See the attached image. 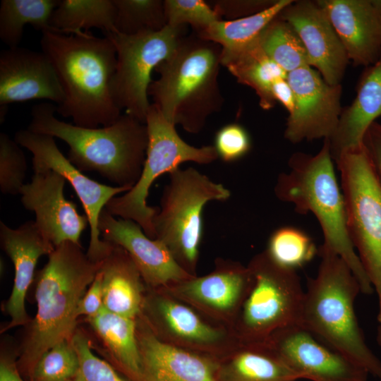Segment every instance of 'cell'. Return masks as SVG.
<instances>
[{"mask_svg": "<svg viewBox=\"0 0 381 381\" xmlns=\"http://www.w3.org/2000/svg\"><path fill=\"white\" fill-rule=\"evenodd\" d=\"M42 52L52 61L61 83L64 99L56 114L76 126H107L121 115L114 99L111 83L116 65L114 44L88 32L64 35L42 32Z\"/></svg>", "mask_w": 381, "mask_h": 381, "instance_id": "obj_1", "label": "cell"}, {"mask_svg": "<svg viewBox=\"0 0 381 381\" xmlns=\"http://www.w3.org/2000/svg\"><path fill=\"white\" fill-rule=\"evenodd\" d=\"M56 113L52 102L33 106L27 129L64 141L67 158L81 171H96L117 186H134L146 159V123L124 114L109 126L85 128L61 121Z\"/></svg>", "mask_w": 381, "mask_h": 381, "instance_id": "obj_2", "label": "cell"}, {"mask_svg": "<svg viewBox=\"0 0 381 381\" xmlns=\"http://www.w3.org/2000/svg\"><path fill=\"white\" fill-rule=\"evenodd\" d=\"M100 263L92 262L80 243L71 241L55 246L49 255L36 279L37 313L29 322L17 363L20 374L31 378L35 364L47 351L71 339L79 303L97 274Z\"/></svg>", "mask_w": 381, "mask_h": 381, "instance_id": "obj_3", "label": "cell"}, {"mask_svg": "<svg viewBox=\"0 0 381 381\" xmlns=\"http://www.w3.org/2000/svg\"><path fill=\"white\" fill-rule=\"evenodd\" d=\"M222 47L196 34L183 36L174 52L155 69L159 78L148 90L164 117L190 133H200L219 111L224 98L218 77Z\"/></svg>", "mask_w": 381, "mask_h": 381, "instance_id": "obj_4", "label": "cell"}, {"mask_svg": "<svg viewBox=\"0 0 381 381\" xmlns=\"http://www.w3.org/2000/svg\"><path fill=\"white\" fill-rule=\"evenodd\" d=\"M317 275L308 278L300 326L381 380V361L368 347L355 313L360 284L339 256L318 248Z\"/></svg>", "mask_w": 381, "mask_h": 381, "instance_id": "obj_5", "label": "cell"}, {"mask_svg": "<svg viewBox=\"0 0 381 381\" xmlns=\"http://www.w3.org/2000/svg\"><path fill=\"white\" fill-rule=\"evenodd\" d=\"M329 139L315 155L296 152L289 159V171L281 173L276 197L294 205L298 213H313L321 226L324 242L319 248L341 257L358 279L361 293L374 289L349 236L344 199L336 177Z\"/></svg>", "mask_w": 381, "mask_h": 381, "instance_id": "obj_6", "label": "cell"}, {"mask_svg": "<svg viewBox=\"0 0 381 381\" xmlns=\"http://www.w3.org/2000/svg\"><path fill=\"white\" fill-rule=\"evenodd\" d=\"M169 176L158 212L152 219L155 239L163 242L189 272L198 257L205 205L212 200H228L231 191L193 167H179L170 171Z\"/></svg>", "mask_w": 381, "mask_h": 381, "instance_id": "obj_7", "label": "cell"}, {"mask_svg": "<svg viewBox=\"0 0 381 381\" xmlns=\"http://www.w3.org/2000/svg\"><path fill=\"white\" fill-rule=\"evenodd\" d=\"M350 239L376 291L381 324V183L363 145L335 161Z\"/></svg>", "mask_w": 381, "mask_h": 381, "instance_id": "obj_8", "label": "cell"}, {"mask_svg": "<svg viewBox=\"0 0 381 381\" xmlns=\"http://www.w3.org/2000/svg\"><path fill=\"white\" fill-rule=\"evenodd\" d=\"M145 123L148 145L141 175L129 191L113 198L104 208L114 217L135 222L149 238L155 239L152 219L159 207L147 204L152 183L159 176L179 168L183 162L207 164L219 157L214 145L196 147L186 143L177 133L175 125L167 120L152 104Z\"/></svg>", "mask_w": 381, "mask_h": 381, "instance_id": "obj_9", "label": "cell"}, {"mask_svg": "<svg viewBox=\"0 0 381 381\" xmlns=\"http://www.w3.org/2000/svg\"><path fill=\"white\" fill-rule=\"evenodd\" d=\"M186 28L167 25L157 32L105 35L114 44L116 53L112 95L125 114L145 123L151 106L148 90L152 81V73L174 52Z\"/></svg>", "mask_w": 381, "mask_h": 381, "instance_id": "obj_10", "label": "cell"}, {"mask_svg": "<svg viewBox=\"0 0 381 381\" xmlns=\"http://www.w3.org/2000/svg\"><path fill=\"white\" fill-rule=\"evenodd\" d=\"M248 269L252 284L242 317L247 333L261 339L272 331L300 325L304 291L296 271L279 266L266 251Z\"/></svg>", "mask_w": 381, "mask_h": 381, "instance_id": "obj_11", "label": "cell"}, {"mask_svg": "<svg viewBox=\"0 0 381 381\" xmlns=\"http://www.w3.org/2000/svg\"><path fill=\"white\" fill-rule=\"evenodd\" d=\"M14 140L32 155L34 172L54 171L61 175L76 193L88 219L90 239L87 255L95 263H100L111 252L114 245L100 238L98 221L108 202L116 195L129 191L128 186H111L97 182L85 176L60 151L55 138L44 134L20 130Z\"/></svg>", "mask_w": 381, "mask_h": 381, "instance_id": "obj_12", "label": "cell"}, {"mask_svg": "<svg viewBox=\"0 0 381 381\" xmlns=\"http://www.w3.org/2000/svg\"><path fill=\"white\" fill-rule=\"evenodd\" d=\"M295 106L286 120L284 138L296 144L304 140L330 139L342 111V86L327 83L318 71L308 66L287 74Z\"/></svg>", "mask_w": 381, "mask_h": 381, "instance_id": "obj_13", "label": "cell"}, {"mask_svg": "<svg viewBox=\"0 0 381 381\" xmlns=\"http://www.w3.org/2000/svg\"><path fill=\"white\" fill-rule=\"evenodd\" d=\"M270 346L301 379L366 381L368 373L300 325L274 332Z\"/></svg>", "mask_w": 381, "mask_h": 381, "instance_id": "obj_14", "label": "cell"}, {"mask_svg": "<svg viewBox=\"0 0 381 381\" xmlns=\"http://www.w3.org/2000/svg\"><path fill=\"white\" fill-rule=\"evenodd\" d=\"M66 181L52 170L35 172L20 193L23 207L35 213L37 226L54 247L65 241L80 243L89 224L86 215L79 214L75 205L66 199Z\"/></svg>", "mask_w": 381, "mask_h": 381, "instance_id": "obj_15", "label": "cell"}, {"mask_svg": "<svg viewBox=\"0 0 381 381\" xmlns=\"http://www.w3.org/2000/svg\"><path fill=\"white\" fill-rule=\"evenodd\" d=\"M296 30L314 67L330 85H339L349 61L346 49L317 1H293L279 13Z\"/></svg>", "mask_w": 381, "mask_h": 381, "instance_id": "obj_16", "label": "cell"}, {"mask_svg": "<svg viewBox=\"0 0 381 381\" xmlns=\"http://www.w3.org/2000/svg\"><path fill=\"white\" fill-rule=\"evenodd\" d=\"M98 229L103 241L128 253L147 283L159 286L193 277L163 242L149 238L135 222L117 219L104 208L99 217Z\"/></svg>", "mask_w": 381, "mask_h": 381, "instance_id": "obj_17", "label": "cell"}, {"mask_svg": "<svg viewBox=\"0 0 381 381\" xmlns=\"http://www.w3.org/2000/svg\"><path fill=\"white\" fill-rule=\"evenodd\" d=\"M48 99L59 105L64 92L57 73L42 52L15 47L0 53V107Z\"/></svg>", "mask_w": 381, "mask_h": 381, "instance_id": "obj_18", "label": "cell"}, {"mask_svg": "<svg viewBox=\"0 0 381 381\" xmlns=\"http://www.w3.org/2000/svg\"><path fill=\"white\" fill-rule=\"evenodd\" d=\"M349 61L365 68L381 55V0H317Z\"/></svg>", "mask_w": 381, "mask_h": 381, "instance_id": "obj_19", "label": "cell"}, {"mask_svg": "<svg viewBox=\"0 0 381 381\" xmlns=\"http://www.w3.org/2000/svg\"><path fill=\"white\" fill-rule=\"evenodd\" d=\"M0 241L15 270L12 291L6 304V310L11 317L7 329L30 322L25 309V296L33 280L38 260L44 255H49L54 246L33 220L25 222L16 229L1 221Z\"/></svg>", "mask_w": 381, "mask_h": 381, "instance_id": "obj_20", "label": "cell"}, {"mask_svg": "<svg viewBox=\"0 0 381 381\" xmlns=\"http://www.w3.org/2000/svg\"><path fill=\"white\" fill-rule=\"evenodd\" d=\"M143 381H221L220 365L161 341L150 334L140 344Z\"/></svg>", "mask_w": 381, "mask_h": 381, "instance_id": "obj_21", "label": "cell"}, {"mask_svg": "<svg viewBox=\"0 0 381 381\" xmlns=\"http://www.w3.org/2000/svg\"><path fill=\"white\" fill-rule=\"evenodd\" d=\"M381 117V55L365 68L356 86L352 103L342 109L339 124L330 138V152L335 162L344 152L363 145L370 124Z\"/></svg>", "mask_w": 381, "mask_h": 381, "instance_id": "obj_22", "label": "cell"}, {"mask_svg": "<svg viewBox=\"0 0 381 381\" xmlns=\"http://www.w3.org/2000/svg\"><path fill=\"white\" fill-rule=\"evenodd\" d=\"M104 308L112 313L134 318L141 306V277L136 265L121 247L114 245L101 262Z\"/></svg>", "mask_w": 381, "mask_h": 381, "instance_id": "obj_23", "label": "cell"}, {"mask_svg": "<svg viewBox=\"0 0 381 381\" xmlns=\"http://www.w3.org/2000/svg\"><path fill=\"white\" fill-rule=\"evenodd\" d=\"M220 61L238 83L255 92L262 109L270 110L275 106L272 85L277 79L286 78L287 73L266 54L258 37L239 50L222 49Z\"/></svg>", "mask_w": 381, "mask_h": 381, "instance_id": "obj_24", "label": "cell"}, {"mask_svg": "<svg viewBox=\"0 0 381 381\" xmlns=\"http://www.w3.org/2000/svg\"><path fill=\"white\" fill-rule=\"evenodd\" d=\"M88 320L109 349L120 370L131 381H143L141 356L133 319L110 313L104 308Z\"/></svg>", "mask_w": 381, "mask_h": 381, "instance_id": "obj_25", "label": "cell"}, {"mask_svg": "<svg viewBox=\"0 0 381 381\" xmlns=\"http://www.w3.org/2000/svg\"><path fill=\"white\" fill-rule=\"evenodd\" d=\"M179 289L185 295L220 310L232 308L250 288L249 269L239 266L224 267L206 276L182 282Z\"/></svg>", "mask_w": 381, "mask_h": 381, "instance_id": "obj_26", "label": "cell"}, {"mask_svg": "<svg viewBox=\"0 0 381 381\" xmlns=\"http://www.w3.org/2000/svg\"><path fill=\"white\" fill-rule=\"evenodd\" d=\"M116 8L113 0H60L52 13L53 32L80 35L98 28L105 35L116 33Z\"/></svg>", "mask_w": 381, "mask_h": 381, "instance_id": "obj_27", "label": "cell"}, {"mask_svg": "<svg viewBox=\"0 0 381 381\" xmlns=\"http://www.w3.org/2000/svg\"><path fill=\"white\" fill-rule=\"evenodd\" d=\"M251 348L238 353L226 368L221 381H296L301 379L269 345V350Z\"/></svg>", "mask_w": 381, "mask_h": 381, "instance_id": "obj_28", "label": "cell"}, {"mask_svg": "<svg viewBox=\"0 0 381 381\" xmlns=\"http://www.w3.org/2000/svg\"><path fill=\"white\" fill-rule=\"evenodd\" d=\"M60 1V0H59ZM59 0H2L0 4V39L8 48L18 47L26 25L52 31V15Z\"/></svg>", "mask_w": 381, "mask_h": 381, "instance_id": "obj_29", "label": "cell"}, {"mask_svg": "<svg viewBox=\"0 0 381 381\" xmlns=\"http://www.w3.org/2000/svg\"><path fill=\"white\" fill-rule=\"evenodd\" d=\"M293 1L277 0L272 6L256 14L235 20H220L195 34L219 44L222 49H241L254 42L265 28Z\"/></svg>", "mask_w": 381, "mask_h": 381, "instance_id": "obj_30", "label": "cell"}, {"mask_svg": "<svg viewBox=\"0 0 381 381\" xmlns=\"http://www.w3.org/2000/svg\"><path fill=\"white\" fill-rule=\"evenodd\" d=\"M258 42L266 54L287 74L309 66L302 41L294 28L279 15L262 31Z\"/></svg>", "mask_w": 381, "mask_h": 381, "instance_id": "obj_31", "label": "cell"}, {"mask_svg": "<svg viewBox=\"0 0 381 381\" xmlns=\"http://www.w3.org/2000/svg\"><path fill=\"white\" fill-rule=\"evenodd\" d=\"M266 252L279 266L296 271L318 254V248L304 231L286 226L271 234Z\"/></svg>", "mask_w": 381, "mask_h": 381, "instance_id": "obj_32", "label": "cell"}, {"mask_svg": "<svg viewBox=\"0 0 381 381\" xmlns=\"http://www.w3.org/2000/svg\"><path fill=\"white\" fill-rule=\"evenodd\" d=\"M116 33L133 35L157 32L167 25L164 1L113 0Z\"/></svg>", "mask_w": 381, "mask_h": 381, "instance_id": "obj_33", "label": "cell"}, {"mask_svg": "<svg viewBox=\"0 0 381 381\" xmlns=\"http://www.w3.org/2000/svg\"><path fill=\"white\" fill-rule=\"evenodd\" d=\"M157 310L168 328L180 337L200 343L217 341L221 334L203 322L188 308L168 299L157 303Z\"/></svg>", "mask_w": 381, "mask_h": 381, "instance_id": "obj_34", "label": "cell"}, {"mask_svg": "<svg viewBox=\"0 0 381 381\" xmlns=\"http://www.w3.org/2000/svg\"><path fill=\"white\" fill-rule=\"evenodd\" d=\"M79 368L78 356L71 339L47 351L35 364L30 381H64L74 379Z\"/></svg>", "mask_w": 381, "mask_h": 381, "instance_id": "obj_35", "label": "cell"}, {"mask_svg": "<svg viewBox=\"0 0 381 381\" xmlns=\"http://www.w3.org/2000/svg\"><path fill=\"white\" fill-rule=\"evenodd\" d=\"M18 143L0 133V190L5 195H20L27 172V160Z\"/></svg>", "mask_w": 381, "mask_h": 381, "instance_id": "obj_36", "label": "cell"}, {"mask_svg": "<svg viewBox=\"0 0 381 381\" xmlns=\"http://www.w3.org/2000/svg\"><path fill=\"white\" fill-rule=\"evenodd\" d=\"M167 25L186 27L190 25L199 33L214 23L223 20L218 13L203 0H164Z\"/></svg>", "mask_w": 381, "mask_h": 381, "instance_id": "obj_37", "label": "cell"}, {"mask_svg": "<svg viewBox=\"0 0 381 381\" xmlns=\"http://www.w3.org/2000/svg\"><path fill=\"white\" fill-rule=\"evenodd\" d=\"M71 341L79 360V368L74 381H127L119 375L112 365L92 352L91 342L85 334L75 332Z\"/></svg>", "mask_w": 381, "mask_h": 381, "instance_id": "obj_38", "label": "cell"}, {"mask_svg": "<svg viewBox=\"0 0 381 381\" xmlns=\"http://www.w3.org/2000/svg\"><path fill=\"white\" fill-rule=\"evenodd\" d=\"M214 147L224 162H235L250 150V137L243 126L238 123L227 124L217 132Z\"/></svg>", "mask_w": 381, "mask_h": 381, "instance_id": "obj_39", "label": "cell"}, {"mask_svg": "<svg viewBox=\"0 0 381 381\" xmlns=\"http://www.w3.org/2000/svg\"><path fill=\"white\" fill-rule=\"evenodd\" d=\"M277 0H219L214 3V8L222 18L235 20L248 17L262 11ZM223 19V18H222Z\"/></svg>", "mask_w": 381, "mask_h": 381, "instance_id": "obj_40", "label": "cell"}, {"mask_svg": "<svg viewBox=\"0 0 381 381\" xmlns=\"http://www.w3.org/2000/svg\"><path fill=\"white\" fill-rule=\"evenodd\" d=\"M103 309L102 274L99 270L94 281L88 286L79 303L77 314L78 317L84 315L90 320L98 315Z\"/></svg>", "mask_w": 381, "mask_h": 381, "instance_id": "obj_41", "label": "cell"}, {"mask_svg": "<svg viewBox=\"0 0 381 381\" xmlns=\"http://www.w3.org/2000/svg\"><path fill=\"white\" fill-rule=\"evenodd\" d=\"M363 146L381 183V123L375 121L366 130Z\"/></svg>", "mask_w": 381, "mask_h": 381, "instance_id": "obj_42", "label": "cell"}, {"mask_svg": "<svg viewBox=\"0 0 381 381\" xmlns=\"http://www.w3.org/2000/svg\"><path fill=\"white\" fill-rule=\"evenodd\" d=\"M272 92L276 102H279L289 114H291L295 106V99L287 77L277 79L272 85Z\"/></svg>", "mask_w": 381, "mask_h": 381, "instance_id": "obj_43", "label": "cell"}, {"mask_svg": "<svg viewBox=\"0 0 381 381\" xmlns=\"http://www.w3.org/2000/svg\"><path fill=\"white\" fill-rule=\"evenodd\" d=\"M0 381H25L20 375L17 363L12 357L1 355Z\"/></svg>", "mask_w": 381, "mask_h": 381, "instance_id": "obj_44", "label": "cell"}, {"mask_svg": "<svg viewBox=\"0 0 381 381\" xmlns=\"http://www.w3.org/2000/svg\"><path fill=\"white\" fill-rule=\"evenodd\" d=\"M376 340L377 344L381 347V324H380L377 329Z\"/></svg>", "mask_w": 381, "mask_h": 381, "instance_id": "obj_45", "label": "cell"}, {"mask_svg": "<svg viewBox=\"0 0 381 381\" xmlns=\"http://www.w3.org/2000/svg\"><path fill=\"white\" fill-rule=\"evenodd\" d=\"M64 381H74V380L71 379V380H64Z\"/></svg>", "mask_w": 381, "mask_h": 381, "instance_id": "obj_46", "label": "cell"}]
</instances>
